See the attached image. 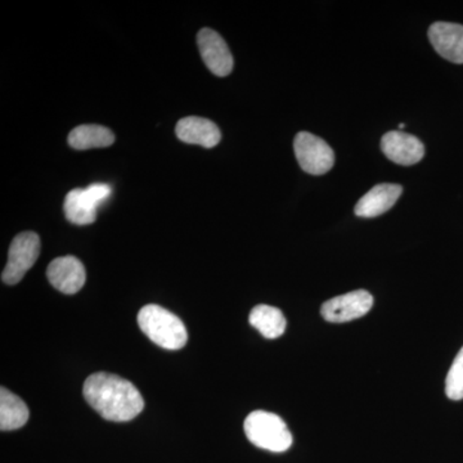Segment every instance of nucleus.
<instances>
[{
    "label": "nucleus",
    "instance_id": "15",
    "mask_svg": "<svg viewBox=\"0 0 463 463\" xmlns=\"http://www.w3.org/2000/svg\"><path fill=\"white\" fill-rule=\"evenodd\" d=\"M249 322L252 327L257 328L267 339H279L286 331L285 316L279 307L260 304L251 310Z\"/></svg>",
    "mask_w": 463,
    "mask_h": 463
},
{
    "label": "nucleus",
    "instance_id": "14",
    "mask_svg": "<svg viewBox=\"0 0 463 463\" xmlns=\"http://www.w3.org/2000/svg\"><path fill=\"white\" fill-rule=\"evenodd\" d=\"M99 205L90 199L87 191L75 188L67 194L65 199V215L67 221L76 225H88L94 223L97 219Z\"/></svg>",
    "mask_w": 463,
    "mask_h": 463
},
{
    "label": "nucleus",
    "instance_id": "8",
    "mask_svg": "<svg viewBox=\"0 0 463 463\" xmlns=\"http://www.w3.org/2000/svg\"><path fill=\"white\" fill-rule=\"evenodd\" d=\"M51 285L66 295H74L83 288L87 273L83 263L78 258L61 257L51 261L47 269Z\"/></svg>",
    "mask_w": 463,
    "mask_h": 463
},
{
    "label": "nucleus",
    "instance_id": "12",
    "mask_svg": "<svg viewBox=\"0 0 463 463\" xmlns=\"http://www.w3.org/2000/svg\"><path fill=\"white\" fill-rule=\"evenodd\" d=\"M175 133L182 142L203 146L205 148L215 147L222 139L218 125L197 116L181 118L176 124Z\"/></svg>",
    "mask_w": 463,
    "mask_h": 463
},
{
    "label": "nucleus",
    "instance_id": "6",
    "mask_svg": "<svg viewBox=\"0 0 463 463\" xmlns=\"http://www.w3.org/2000/svg\"><path fill=\"white\" fill-rule=\"evenodd\" d=\"M373 306V295L365 289H356L326 301L321 307V315L325 321L345 323L362 318Z\"/></svg>",
    "mask_w": 463,
    "mask_h": 463
},
{
    "label": "nucleus",
    "instance_id": "11",
    "mask_svg": "<svg viewBox=\"0 0 463 463\" xmlns=\"http://www.w3.org/2000/svg\"><path fill=\"white\" fill-rule=\"evenodd\" d=\"M402 192L403 188L392 183L376 185L356 203L355 215L361 218H376L385 214L397 203Z\"/></svg>",
    "mask_w": 463,
    "mask_h": 463
},
{
    "label": "nucleus",
    "instance_id": "7",
    "mask_svg": "<svg viewBox=\"0 0 463 463\" xmlns=\"http://www.w3.org/2000/svg\"><path fill=\"white\" fill-rule=\"evenodd\" d=\"M201 57L213 74L224 78L233 70V56L224 39L212 29H203L197 35Z\"/></svg>",
    "mask_w": 463,
    "mask_h": 463
},
{
    "label": "nucleus",
    "instance_id": "4",
    "mask_svg": "<svg viewBox=\"0 0 463 463\" xmlns=\"http://www.w3.org/2000/svg\"><path fill=\"white\" fill-rule=\"evenodd\" d=\"M41 252V239L33 232H23L12 241L8 252V263L2 273V281L7 285H17L25 277L27 270L38 260Z\"/></svg>",
    "mask_w": 463,
    "mask_h": 463
},
{
    "label": "nucleus",
    "instance_id": "19",
    "mask_svg": "<svg viewBox=\"0 0 463 463\" xmlns=\"http://www.w3.org/2000/svg\"><path fill=\"white\" fill-rule=\"evenodd\" d=\"M404 127H405L404 124H401V125H399V129H403Z\"/></svg>",
    "mask_w": 463,
    "mask_h": 463
},
{
    "label": "nucleus",
    "instance_id": "3",
    "mask_svg": "<svg viewBox=\"0 0 463 463\" xmlns=\"http://www.w3.org/2000/svg\"><path fill=\"white\" fill-rule=\"evenodd\" d=\"M243 429L250 443L269 452H286L294 441L281 417L265 411L250 413L243 423Z\"/></svg>",
    "mask_w": 463,
    "mask_h": 463
},
{
    "label": "nucleus",
    "instance_id": "18",
    "mask_svg": "<svg viewBox=\"0 0 463 463\" xmlns=\"http://www.w3.org/2000/svg\"><path fill=\"white\" fill-rule=\"evenodd\" d=\"M87 194H90L91 200L97 203V205L100 206L106 200L111 196V187L106 183H94V184H90V187L85 188Z\"/></svg>",
    "mask_w": 463,
    "mask_h": 463
},
{
    "label": "nucleus",
    "instance_id": "13",
    "mask_svg": "<svg viewBox=\"0 0 463 463\" xmlns=\"http://www.w3.org/2000/svg\"><path fill=\"white\" fill-rule=\"evenodd\" d=\"M29 416V408L23 399L8 389H0V430H17L26 425Z\"/></svg>",
    "mask_w": 463,
    "mask_h": 463
},
{
    "label": "nucleus",
    "instance_id": "10",
    "mask_svg": "<svg viewBox=\"0 0 463 463\" xmlns=\"http://www.w3.org/2000/svg\"><path fill=\"white\" fill-rule=\"evenodd\" d=\"M432 47L441 57L453 63H463V26L458 24L435 23L429 29Z\"/></svg>",
    "mask_w": 463,
    "mask_h": 463
},
{
    "label": "nucleus",
    "instance_id": "5",
    "mask_svg": "<svg viewBox=\"0 0 463 463\" xmlns=\"http://www.w3.org/2000/svg\"><path fill=\"white\" fill-rule=\"evenodd\" d=\"M295 155L304 172L322 175L330 172L335 164L334 149L315 134L300 132L295 137Z\"/></svg>",
    "mask_w": 463,
    "mask_h": 463
},
{
    "label": "nucleus",
    "instance_id": "16",
    "mask_svg": "<svg viewBox=\"0 0 463 463\" xmlns=\"http://www.w3.org/2000/svg\"><path fill=\"white\" fill-rule=\"evenodd\" d=\"M114 142V133L109 128L100 127V125H80L76 127L69 136V145L79 151L109 147Z\"/></svg>",
    "mask_w": 463,
    "mask_h": 463
},
{
    "label": "nucleus",
    "instance_id": "2",
    "mask_svg": "<svg viewBox=\"0 0 463 463\" xmlns=\"http://www.w3.org/2000/svg\"><path fill=\"white\" fill-rule=\"evenodd\" d=\"M138 325L152 343L167 350H179L187 344L184 323L165 307L148 304L138 313Z\"/></svg>",
    "mask_w": 463,
    "mask_h": 463
},
{
    "label": "nucleus",
    "instance_id": "9",
    "mask_svg": "<svg viewBox=\"0 0 463 463\" xmlns=\"http://www.w3.org/2000/svg\"><path fill=\"white\" fill-rule=\"evenodd\" d=\"M385 156L399 165H414L425 156V146L417 137L403 132H389L381 139Z\"/></svg>",
    "mask_w": 463,
    "mask_h": 463
},
{
    "label": "nucleus",
    "instance_id": "1",
    "mask_svg": "<svg viewBox=\"0 0 463 463\" xmlns=\"http://www.w3.org/2000/svg\"><path fill=\"white\" fill-rule=\"evenodd\" d=\"M84 398L108 421L128 422L145 408L141 392L118 374H90L84 383Z\"/></svg>",
    "mask_w": 463,
    "mask_h": 463
},
{
    "label": "nucleus",
    "instance_id": "17",
    "mask_svg": "<svg viewBox=\"0 0 463 463\" xmlns=\"http://www.w3.org/2000/svg\"><path fill=\"white\" fill-rule=\"evenodd\" d=\"M446 394L452 401L463 399V346L447 374Z\"/></svg>",
    "mask_w": 463,
    "mask_h": 463
}]
</instances>
